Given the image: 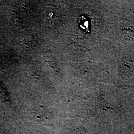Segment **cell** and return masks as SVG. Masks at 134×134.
Returning a JSON list of instances; mask_svg holds the SVG:
<instances>
[{
	"label": "cell",
	"instance_id": "obj_1",
	"mask_svg": "<svg viewBox=\"0 0 134 134\" xmlns=\"http://www.w3.org/2000/svg\"><path fill=\"white\" fill-rule=\"evenodd\" d=\"M79 28L85 32L90 33L91 29V23L89 18L85 15H81L78 19Z\"/></svg>",
	"mask_w": 134,
	"mask_h": 134
}]
</instances>
